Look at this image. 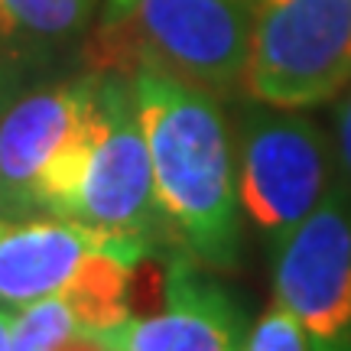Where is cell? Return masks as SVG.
<instances>
[{
	"label": "cell",
	"mask_w": 351,
	"mask_h": 351,
	"mask_svg": "<svg viewBox=\"0 0 351 351\" xmlns=\"http://www.w3.org/2000/svg\"><path fill=\"white\" fill-rule=\"evenodd\" d=\"M134 95L176 247L205 270H234L244 208L221 98L153 69L134 75Z\"/></svg>",
	"instance_id": "cell-1"
},
{
	"label": "cell",
	"mask_w": 351,
	"mask_h": 351,
	"mask_svg": "<svg viewBox=\"0 0 351 351\" xmlns=\"http://www.w3.org/2000/svg\"><path fill=\"white\" fill-rule=\"evenodd\" d=\"M254 0H104L82 46L88 72L173 75L215 98L244 91Z\"/></svg>",
	"instance_id": "cell-2"
},
{
	"label": "cell",
	"mask_w": 351,
	"mask_h": 351,
	"mask_svg": "<svg viewBox=\"0 0 351 351\" xmlns=\"http://www.w3.org/2000/svg\"><path fill=\"white\" fill-rule=\"evenodd\" d=\"M98 130V75L33 88L0 114V215L69 218Z\"/></svg>",
	"instance_id": "cell-3"
},
{
	"label": "cell",
	"mask_w": 351,
	"mask_h": 351,
	"mask_svg": "<svg viewBox=\"0 0 351 351\" xmlns=\"http://www.w3.org/2000/svg\"><path fill=\"white\" fill-rule=\"evenodd\" d=\"M95 75H98V130L69 218L117 241V247L130 263L150 261L153 251L176 247V241L156 195L134 78L114 72H95Z\"/></svg>",
	"instance_id": "cell-4"
},
{
	"label": "cell",
	"mask_w": 351,
	"mask_h": 351,
	"mask_svg": "<svg viewBox=\"0 0 351 351\" xmlns=\"http://www.w3.org/2000/svg\"><path fill=\"white\" fill-rule=\"evenodd\" d=\"M134 267L117 241L82 221L0 215V309L7 313L72 293L101 322H121L130 315Z\"/></svg>",
	"instance_id": "cell-5"
},
{
	"label": "cell",
	"mask_w": 351,
	"mask_h": 351,
	"mask_svg": "<svg viewBox=\"0 0 351 351\" xmlns=\"http://www.w3.org/2000/svg\"><path fill=\"white\" fill-rule=\"evenodd\" d=\"M351 85V0H254L244 91L274 108H315Z\"/></svg>",
	"instance_id": "cell-6"
},
{
	"label": "cell",
	"mask_w": 351,
	"mask_h": 351,
	"mask_svg": "<svg viewBox=\"0 0 351 351\" xmlns=\"http://www.w3.org/2000/svg\"><path fill=\"white\" fill-rule=\"evenodd\" d=\"M238 195L247 221L274 247L300 225L341 179L332 140L289 108L254 104L241 114Z\"/></svg>",
	"instance_id": "cell-7"
},
{
	"label": "cell",
	"mask_w": 351,
	"mask_h": 351,
	"mask_svg": "<svg viewBox=\"0 0 351 351\" xmlns=\"http://www.w3.org/2000/svg\"><path fill=\"white\" fill-rule=\"evenodd\" d=\"M274 257V302L283 306L313 351H351V189L335 182Z\"/></svg>",
	"instance_id": "cell-8"
},
{
	"label": "cell",
	"mask_w": 351,
	"mask_h": 351,
	"mask_svg": "<svg viewBox=\"0 0 351 351\" xmlns=\"http://www.w3.org/2000/svg\"><path fill=\"white\" fill-rule=\"evenodd\" d=\"M247 332L241 302L202 263L176 251L153 313H134L98 341L111 351H241Z\"/></svg>",
	"instance_id": "cell-9"
},
{
	"label": "cell",
	"mask_w": 351,
	"mask_h": 351,
	"mask_svg": "<svg viewBox=\"0 0 351 351\" xmlns=\"http://www.w3.org/2000/svg\"><path fill=\"white\" fill-rule=\"evenodd\" d=\"M98 0H0V49L20 69H43L88 33Z\"/></svg>",
	"instance_id": "cell-10"
},
{
	"label": "cell",
	"mask_w": 351,
	"mask_h": 351,
	"mask_svg": "<svg viewBox=\"0 0 351 351\" xmlns=\"http://www.w3.org/2000/svg\"><path fill=\"white\" fill-rule=\"evenodd\" d=\"M75 335H88L85 315L69 293H59L13 313L10 351H56Z\"/></svg>",
	"instance_id": "cell-11"
},
{
	"label": "cell",
	"mask_w": 351,
	"mask_h": 351,
	"mask_svg": "<svg viewBox=\"0 0 351 351\" xmlns=\"http://www.w3.org/2000/svg\"><path fill=\"white\" fill-rule=\"evenodd\" d=\"M241 351H313V348H309V339L300 328V322L283 306L274 302L257 319V326L247 332V341H244Z\"/></svg>",
	"instance_id": "cell-12"
},
{
	"label": "cell",
	"mask_w": 351,
	"mask_h": 351,
	"mask_svg": "<svg viewBox=\"0 0 351 351\" xmlns=\"http://www.w3.org/2000/svg\"><path fill=\"white\" fill-rule=\"evenodd\" d=\"M335 160H339V173L341 182L351 189V85L345 88L339 108H335Z\"/></svg>",
	"instance_id": "cell-13"
},
{
	"label": "cell",
	"mask_w": 351,
	"mask_h": 351,
	"mask_svg": "<svg viewBox=\"0 0 351 351\" xmlns=\"http://www.w3.org/2000/svg\"><path fill=\"white\" fill-rule=\"evenodd\" d=\"M20 82H23V69L0 49V114H3V108L20 95Z\"/></svg>",
	"instance_id": "cell-14"
},
{
	"label": "cell",
	"mask_w": 351,
	"mask_h": 351,
	"mask_svg": "<svg viewBox=\"0 0 351 351\" xmlns=\"http://www.w3.org/2000/svg\"><path fill=\"white\" fill-rule=\"evenodd\" d=\"M10 326H13V313L0 309V351H10Z\"/></svg>",
	"instance_id": "cell-15"
}]
</instances>
